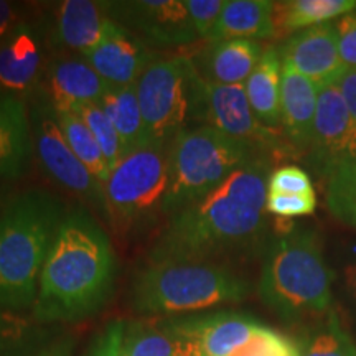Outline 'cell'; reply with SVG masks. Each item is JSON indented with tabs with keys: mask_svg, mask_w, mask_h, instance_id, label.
<instances>
[{
	"mask_svg": "<svg viewBox=\"0 0 356 356\" xmlns=\"http://www.w3.org/2000/svg\"><path fill=\"white\" fill-rule=\"evenodd\" d=\"M269 160L257 155L197 203L173 213L147 262H215L256 249L267 231Z\"/></svg>",
	"mask_w": 356,
	"mask_h": 356,
	"instance_id": "cell-1",
	"label": "cell"
},
{
	"mask_svg": "<svg viewBox=\"0 0 356 356\" xmlns=\"http://www.w3.org/2000/svg\"><path fill=\"white\" fill-rule=\"evenodd\" d=\"M118 279L109 236L86 210L66 213L40 274L33 320L73 323L108 304Z\"/></svg>",
	"mask_w": 356,
	"mask_h": 356,
	"instance_id": "cell-2",
	"label": "cell"
},
{
	"mask_svg": "<svg viewBox=\"0 0 356 356\" xmlns=\"http://www.w3.org/2000/svg\"><path fill=\"white\" fill-rule=\"evenodd\" d=\"M65 218L61 200L26 190L0 211V309L33 307L38 280Z\"/></svg>",
	"mask_w": 356,
	"mask_h": 356,
	"instance_id": "cell-3",
	"label": "cell"
},
{
	"mask_svg": "<svg viewBox=\"0 0 356 356\" xmlns=\"http://www.w3.org/2000/svg\"><path fill=\"white\" fill-rule=\"evenodd\" d=\"M259 296L267 307L291 322L328 312L332 273L315 231L291 229L270 246L262 264Z\"/></svg>",
	"mask_w": 356,
	"mask_h": 356,
	"instance_id": "cell-4",
	"label": "cell"
},
{
	"mask_svg": "<svg viewBox=\"0 0 356 356\" xmlns=\"http://www.w3.org/2000/svg\"><path fill=\"white\" fill-rule=\"evenodd\" d=\"M249 284L218 262H147L132 280V307L144 317L197 312L248 297Z\"/></svg>",
	"mask_w": 356,
	"mask_h": 356,
	"instance_id": "cell-5",
	"label": "cell"
},
{
	"mask_svg": "<svg viewBox=\"0 0 356 356\" xmlns=\"http://www.w3.org/2000/svg\"><path fill=\"white\" fill-rule=\"evenodd\" d=\"M257 155L264 154L215 127H185L170 144L165 215L200 202Z\"/></svg>",
	"mask_w": 356,
	"mask_h": 356,
	"instance_id": "cell-6",
	"label": "cell"
},
{
	"mask_svg": "<svg viewBox=\"0 0 356 356\" xmlns=\"http://www.w3.org/2000/svg\"><path fill=\"white\" fill-rule=\"evenodd\" d=\"M170 145H145L127 154L102 184L101 208L121 233H140L160 215L168 190Z\"/></svg>",
	"mask_w": 356,
	"mask_h": 356,
	"instance_id": "cell-7",
	"label": "cell"
},
{
	"mask_svg": "<svg viewBox=\"0 0 356 356\" xmlns=\"http://www.w3.org/2000/svg\"><path fill=\"white\" fill-rule=\"evenodd\" d=\"M147 145H170L180 131L190 127L188 56H155L136 83Z\"/></svg>",
	"mask_w": 356,
	"mask_h": 356,
	"instance_id": "cell-8",
	"label": "cell"
},
{
	"mask_svg": "<svg viewBox=\"0 0 356 356\" xmlns=\"http://www.w3.org/2000/svg\"><path fill=\"white\" fill-rule=\"evenodd\" d=\"M190 97L191 121L215 127L226 136L252 147L259 154L279 147L280 140L274 129L262 126L252 113L244 84L207 81L190 61Z\"/></svg>",
	"mask_w": 356,
	"mask_h": 356,
	"instance_id": "cell-9",
	"label": "cell"
},
{
	"mask_svg": "<svg viewBox=\"0 0 356 356\" xmlns=\"http://www.w3.org/2000/svg\"><path fill=\"white\" fill-rule=\"evenodd\" d=\"M33 147L43 170L65 190L101 207L102 185L83 165L58 127L51 106L38 102L30 113Z\"/></svg>",
	"mask_w": 356,
	"mask_h": 356,
	"instance_id": "cell-10",
	"label": "cell"
},
{
	"mask_svg": "<svg viewBox=\"0 0 356 356\" xmlns=\"http://www.w3.org/2000/svg\"><path fill=\"white\" fill-rule=\"evenodd\" d=\"M109 15L154 47H181L200 38L185 0L109 2Z\"/></svg>",
	"mask_w": 356,
	"mask_h": 356,
	"instance_id": "cell-11",
	"label": "cell"
},
{
	"mask_svg": "<svg viewBox=\"0 0 356 356\" xmlns=\"http://www.w3.org/2000/svg\"><path fill=\"white\" fill-rule=\"evenodd\" d=\"M314 167L322 173L356 162V124L337 84L320 86L312 137Z\"/></svg>",
	"mask_w": 356,
	"mask_h": 356,
	"instance_id": "cell-12",
	"label": "cell"
},
{
	"mask_svg": "<svg viewBox=\"0 0 356 356\" xmlns=\"http://www.w3.org/2000/svg\"><path fill=\"white\" fill-rule=\"evenodd\" d=\"M111 89L134 86L155 58L140 37L111 20L101 42L81 55Z\"/></svg>",
	"mask_w": 356,
	"mask_h": 356,
	"instance_id": "cell-13",
	"label": "cell"
},
{
	"mask_svg": "<svg viewBox=\"0 0 356 356\" xmlns=\"http://www.w3.org/2000/svg\"><path fill=\"white\" fill-rule=\"evenodd\" d=\"M280 56L284 63L291 65L318 88L337 84L346 71L338 51L333 22L296 32L280 48Z\"/></svg>",
	"mask_w": 356,
	"mask_h": 356,
	"instance_id": "cell-14",
	"label": "cell"
},
{
	"mask_svg": "<svg viewBox=\"0 0 356 356\" xmlns=\"http://www.w3.org/2000/svg\"><path fill=\"white\" fill-rule=\"evenodd\" d=\"M109 89L81 55L61 56L47 70L44 101L58 113H73L79 106L99 102Z\"/></svg>",
	"mask_w": 356,
	"mask_h": 356,
	"instance_id": "cell-15",
	"label": "cell"
},
{
	"mask_svg": "<svg viewBox=\"0 0 356 356\" xmlns=\"http://www.w3.org/2000/svg\"><path fill=\"white\" fill-rule=\"evenodd\" d=\"M43 53L32 25L19 22L0 43V92L24 97L42 76Z\"/></svg>",
	"mask_w": 356,
	"mask_h": 356,
	"instance_id": "cell-16",
	"label": "cell"
},
{
	"mask_svg": "<svg viewBox=\"0 0 356 356\" xmlns=\"http://www.w3.org/2000/svg\"><path fill=\"white\" fill-rule=\"evenodd\" d=\"M173 322L197 345L200 356H229L241 348L261 323L236 312H216L200 317L173 318Z\"/></svg>",
	"mask_w": 356,
	"mask_h": 356,
	"instance_id": "cell-17",
	"label": "cell"
},
{
	"mask_svg": "<svg viewBox=\"0 0 356 356\" xmlns=\"http://www.w3.org/2000/svg\"><path fill=\"white\" fill-rule=\"evenodd\" d=\"M320 88L282 61L280 81V126L299 149H310Z\"/></svg>",
	"mask_w": 356,
	"mask_h": 356,
	"instance_id": "cell-18",
	"label": "cell"
},
{
	"mask_svg": "<svg viewBox=\"0 0 356 356\" xmlns=\"http://www.w3.org/2000/svg\"><path fill=\"white\" fill-rule=\"evenodd\" d=\"M256 40L233 38L211 42L207 50L190 61L202 78L216 84H244L262 56Z\"/></svg>",
	"mask_w": 356,
	"mask_h": 356,
	"instance_id": "cell-19",
	"label": "cell"
},
{
	"mask_svg": "<svg viewBox=\"0 0 356 356\" xmlns=\"http://www.w3.org/2000/svg\"><path fill=\"white\" fill-rule=\"evenodd\" d=\"M32 152V122L25 99L0 92V177L24 175Z\"/></svg>",
	"mask_w": 356,
	"mask_h": 356,
	"instance_id": "cell-20",
	"label": "cell"
},
{
	"mask_svg": "<svg viewBox=\"0 0 356 356\" xmlns=\"http://www.w3.org/2000/svg\"><path fill=\"white\" fill-rule=\"evenodd\" d=\"M124 356H200L173 318L145 317L124 323Z\"/></svg>",
	"mask_w": 356,
	"mask_h": 356,
	"instance_id": "cell-21",
	"label": "cell"
},
{
	"mask_svg": "<svg viewBox=\"0 0 356 356\" xmlns=\"http://www.w3.org/2000/svg\"><path fill=\"white\" fill-rule=\"evenodd\" d=\"M111 20L109 2L65 0L56 12L55 38L61 47L83 55L101 42Z\"/></svg>",
	"mask_w": 356,
	"mask_h": 356,
	"instance_id": "cell-22",
	"label": "cell"
},
{
	"mask_svg": "<svg viewBox=\"0 0 356 356\" xmlns=\"http://www.w3.org/2000/svg\"><path fill=\"white\" fill-rule=\"evenodd\" d=\"M277 33L275 2L270 0H226L213 29L210 42L270 38Z\"/></svg>",
	"mask_w": 356,
	"mask_h": 356,
	"instance_id": "cell-23",
	"label": "cell"
},
{
	"mask_svg": "<svg viewBox=\"0 0 356 356\" xmlns=\"http://www.w3.org/2000/svg\"><path fill=\"white\" fill-rule=\"evenodd\" d=\"M280 81H282V56L280 50L269 48L262 53L259 63L244 83L252 113L262 126H280Z\"/></svg>",
	"mask_w": 356,
	"mask_h": 356,
	"instance_id": "cell-24",
	"label": "cell"
},
{
	"mask_svg": "<svg viewBox=\"0 0 356 356\" xmlns=\"http://www.w3.org/2000/svg\"><path fill=\"white\" fill-rule=\"evenodd\" d=\"M99 106L114 124L126 155L147 145V134L142 119L136 84L134 86L109 89L99 101Z\"/></svg>",
	"mask_w": 356,
	"mask_h": 356,
	"instance_id": "cell-25",
	"label": "cell"
},
{
	"mask_svg": "<svg viewBox=\"0 0 356 356\" xmlns=\"http://www.w3.org/2000/svg\"><path fill=\"white\" fill-rule=\"evenodd\" d=\"M356 10V0H292L275 3L277 32H300L310 26L330 24Z\"/></svg>",
	"mask_w": 356,
	"mask_h": 356,
	"instance_id": "cell-26",
	"label": "cell"
},
{
	"mask_svg": "<svg viewBox=\"0 0 356 356\" xmlns=\"http://www.w3.org/2000/svg\"><path fill=\"white\" fill-rule=\"evenodd\" d=\"M50 330L42 323L0 309V356H32L48 346Z\"/></svg>",
	"mask_w": 356,
	"mask_h": 356,
	"instance_id": "cell-27",
	"label": "cell"
},
{
	"mask_svg": "<svg viewBox=\"0 0 356 356\" xmlns=\"http://www.w3.org/2000/svg\"><path fill=\"white\" fill-rule=\"evenodd\" d=\"M53 114H55L58 127L63 132L65 139L74 155L81 160L83 165L95 175L101 185L104 184L108 180L111 168L108 162H106L99 144L96 142L95 136L89 131L86 124L83 122V119L76 113H58V111H53Z\"/></svg>",
	"mask_w": 356,
	"mask_h": 356,
	"instance_id": "cell-28",
	"label": "cell"
},
{
	"mask_svg": "<svg viewBox=\"0 0 356 356\" xmlns=\"http://www.w3.org/2000/svg\"><path fill=\"white\" fill-rule=\"evenodd\" d=\"M327 204L338 220L356 228V162L323 173Z\"/></svg>",
	"mask_w": 356,
	"mask_h": 356,
	"instance_id": "cell-29",
	"label": "cell"
},
{
	"mask_svg": "<svg viewBox=\"0 0 356 356\" xmlns=\"http://www.w3.org/2000/svg\"><path fill=\"white\" fill-rule=\"evenodd\" d=\"M73 113H76L83 119V122L86 124L89 131L95 136L111 170L118 167L119 162L126 157V150H124L121 137L115 131L114 124L111 122V119L104 113V109L101 108L99 102L79 106Z\"/></svg>",
	"mask_w": 356,
	"mask_h": 356,
	"instance_id": "cell-30",
	"label": "cell"
},
{
	"mask_svg": "<svg viewBox=\"0 0 356 356\" xmlns=\"http://www.w3.org/2000/svg\"><path fill=\"white\" fill-rule=\"evenodd\" d=\"M297 348L299 356H356L355 341L341 328L335 315H330L328 323L305 338Z\"/></svg>",
	"mask_w": 356,
	"mask_h": 356,
	"instance_id": "cell-31",
	"label": "cell"
},
{
	"mask_svg": "<svg viewBox=\"0 0 356 356\" xmlns=\"http://www.w3.org/2000/svg\"><path fill=\"white\" fill-rule=\"evenodd\" d=\"M229 356H299V348L282 333L261 325L246 343Z\"/></svg>",
	"mask_w": 356,
	"mask_h": 356,
	"instance_id": "cell-32",
	"label": "cell"
},
{
	"mask_svg": "<svg viewBox=\"0 0 356 356\" xmlns=\"http://www.w3.org/2000/svg\"><path fill=\"white\" fill-rule=\"evenodd\" d=\"M267 193L315 195V188L305 170L297 165H284L270 173Z\"/></svg>",
	"mask_w": 356,
	"mask_h": 356,
	"instance_id": "cell-33",
	"label": "cell"
},
{
	"mask_svg": "<svg viewBox=\"0 0 356 356\" xmlns=\"http://www.w3.org/2000/svg\"><path fill=\"white\" fill-rule=\"evenodd\" d=\"M317 208L315 195H280L267 193L266 210L279 218L309 216Z\"/></svg>",
	"mask_w": 356,
	"mask_h": 356,
	"instance_id": "cell-34",
	"label": "cell"
},
{
	"mask_svg": "<svg viewBox=\"0 0 356 356\" xmlns=\"http://www.w3.org/2000/svg\"><path fill=\"white\" fill-rule=\"evenodd\" d=\"M226 0H185L186 10L198 37L210 40Z\"/></svg>",
	"mask_w": 356,
	"mask_h": 356,
	"instance_id": "cell-35",
	"label": "cell"
},
{
	"mask_svg": "<svg viewBox=\"0 0 356 356\" xmlns=\"http://www.w3.org/2000/svg\"><path fill=\"white\" fill-rule=\"evenodd\" d=\"M338 51L346 70H356V10L333 22Z\"/></svg>",
	"mask_w": 356,
	"mask_h": 356,
	"instance_id": "cell-36",
	"label": "cell"
},
{
	"mask_svg": "<svg viewBox=\"0 0 356 356\" xmlns=\"http://www.w3.org/2000/svg\"><path fill=\"white\" fill-rule=\"evenodd\" d=\"M124 320H113L102 328L84 356H124Z\"/></svg>",
	"mask_w": 356,
	"mask_h": 356,
	"instance_id": "cell-37",
	"label": "cell"
},
{
	"mask_svg": "<svg viewBox=\"0 0 356 356\" xmlns=\"http://www.w3.org/2000/svg\"><path fill=\"white\" fill-rule=\"evenodd\" d=\"M337 88L340 89L351 119L356 124V70H346L338 79Z\"/></svg>",
	"mask_w": 356,
	"mask_h": 356,
	"instance_id": "cell-38",
	"label": "cell"
},
{
	"mask_svg": "<svg viewBox=\"0 0 356 356\" xmlns=\"http://www.w3.org/2000/svg\"><path fill=\"white\" fill-rule=\"evenodd\" d=\"M73 348L74 341L71 338H66V340H58L55 343L44 346L32 356H73Z\"/></svg>",
	"mask_w": 356,
	"mask_h": 356,
	"instance_id": "cell-39",
	"label": "cell"
},
{
	"mask_svg": "<svg viewBox=\"0 0 356 356\" xmlns=\"http://www.w3.org/2000/svg\"><path fill=\"white\" fill-rule=\"evenodd\" d=\"M15 8L12 3L0 0V43L6 38V35L15 26Z\"/></svg>",
	"mask_w": 356,
	"mask_h": 356,
	"instance_id": "cell-40",
	"label": "cell"
},
{
	"mask_svg": "<svg viewBox=\"0 0 356 356\" xmlns=\"http://www.w3.org/2000/svg\"><path fill=\"white\" fill-rule=\"evenodd\" d=\"M345 284H346V291H348L350 297L356 304V261L345 269Z\"/></svg>",
	"mask_w": 356,
	"mask_h": 356,
	"instance_id": "cell-41",
	"label": "cell"
},
{
	"mask_svg": "<svg viewBox=\"0 0 356 356\" xmlns=\"http://www.w3.org/2000/svg\"><path fill=\"white\" fill-rule=\"evenodd\" d=\"M2 208H3V204H2V198H0V211H2Z\"/></svg>",
	"mask_w": 356,
	"mask_h": 356,
	"instance_id": "cell-42",
	"label": "cell"
}]
</instances>
